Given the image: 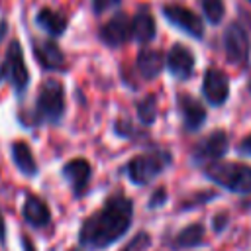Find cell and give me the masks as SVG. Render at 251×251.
<instances>
[{
	"instance_id": "obj_1",
	"label": "cell",
	"mask_w": 251,
	"mask_h": 251,
	"mask_svg": "<svg viewBox=\"0 0 251 251\" xmlns=\"http://www.w3.org/2000/svg\"><path fill=\"white\" fill-rule=\"evenodd\" d=\"M133 220V202L124 194L110 196L100 210L90 214L80 229L78 243L90 251H102L122 239Z\"/></svg>"
},
{
	"instance_id": "obj_2",
	"label": "cell",
	"mask_w": 251,
	"mask_h": 251,
	"mask_svg": "<svg viewBox=\"0 0 251 251\" xmlns=\"http://www.w3.org/2000/svg\"><path fill=\"white\" fill-rule=\"evenodd\" d=\"M171 161H173V157L169 151L155 149V151L141 153V155H135L133 159H129L124 167V173L133 184L145 186L153 178H157L171 165Z\"/></svg>"
},
{
	"instance_id": "obj_3",
	"label": "cell",
	"mask_w": 251,
	"mask_h": 251,
	"mask_svg": "<svg viewBox=\"0 0 251 251\" xmlns=\"http://www.w3.org/2000/svg\"><path fill=\"white\" fill-rule=\"evenodd\" d=\"M206 178L239 194H251V167L241 163H210L204 169Z\"/></svg>"
},
{
	"instance_id": "obj_4",
	"label": "cell",
	"mask_w": 251,
	"mask_h": 251,
	"mask_svg": "<svg viewBox=\"0 0 251 251\" xmlns=\"http://www.w3.org/2000/svg\"><path fill=\"white\" fill-rule=\"evenodd\" d=\"M65 116V88L59 80L49 78L41 84L35 100V120L43 124H59Z\"/></svg>"
},
{
	"instance_id": "obj_5",
	"label": "cell",
	"mask_w": 251,
	"mask_h": 251,
	"mask_svg": "<svg viewBox=\"0 0 251 251\" xmlns=\"http://www.w3.org/2000/svg\"><path fill=\"white\" fill-rule=\"evenodd\" d=\"M4 73H6V78L10 80L12 88L16 90V94H24L27 84H29V73H27V67H25V61H24V51H22V45L20 41H12L8 45V51H6V59H4Z\"/></svg>"
},
{
	"instance_id": "obj_6",
	"label": "cell",
	"mask_w": 251,
	"mask_h": 251,
	"mask_svg": "<svg viewBox=\"0 0 251 251\" xmlns=\"http://www.w3.org/2000/svg\"><path fill=\"white\" fill-rule=\"evenodd\" d=\"M227 151V135L224 129H216L208 133L204 139H200L192 149V161L196 165L204 163H216L224 153Z\"/></svg>"
},
{
	"instance_id": "obj_7",
	"label": "cell",
	"mask_w": 251,
	"mask_h": 251,
	"mask_svg": "<svg viewBox=\"0 0 251 251\" xmlns=\"http://www.w3.org/2000/svg\"><path fill=\"white\" fill-rule=\"evenodd\" d=\"M163 16H165V20H167L171 25H175V27H178L180 31L188 33L190 37L202 39V35H204V24H202V20H200L194 12H190L188 8L169 4V6H163Z\"/></svg>"
},
{
	"instance_id": "obj_8",
	"label": "cell",
	"mask_w": 251,
	"mask_h": 251,
	"mask_svg": "<svg viewBox=\"0 0 251 251\" xmlns=\"http://www.w3.org/2000/svg\"><path fill=\"white\" fill-rule=\"evenodd\" d=\"M226 57L231 65H245L249 59V37L239 24H229L224 33Z\"/></svg>"
},
{
	"instance_id": "obj_9",
	"label": "cell",
	"mask_w": 251,
	"mask_h": 251,
	"mask_svg": "<svg viewBox=\"0 0 251 251\" xmlns=\"http://www.w3.org/2000/svg\"><path fill=\"white\" fill-rule=\"evenodd\" d=\"M100 39L104 45L108 47H118L122 43H126L131 35V20L126 16V14H116L114 18H110L98 31Z\"/></svg>"
},
{
	"instance_id": "obj_10",
	"label": "cell",
	"mask_w": 251,
	"mask_h": 251,
	"mask_svg": "<svg viewBox=\"0 0 251 251\" xmlns=\"http://www.w3.org/2000/svg\"><path fill=\"white\" fill-rule=\"evenodd\" d=\"M202 92L212 106H222L229 96V80L220 69H208L202 80Z\"/></svg>"
},
{
	"instance_id": "obj_11",
	"label": "cell",
	"mask_w": 251,
	"mask_h": 251,
	"mask_svg": "<svg viewBox=\"0 0 251 251\" xmlns=\"http://www.w3.org/2000/svg\"><path fill=\"white\" fill-rule=\"evenodd\" d=\"M33 55L37 63L47 71H63L65 69V53L51 39H33Z\"/></svg>"
},
{
	"instance_id": "obj_12",
	"label": "cell",
	"mask_w": 251,
	"mask_h": 251,
	"mask_svg": "<svg viewBox=\"0 0 251 251\" xmlns=\"http://www.w3.org/2000/svg\"><path fill=\"white\" fill-rule=\"evenodd\" d=\"M167 69L173 76L180 78V80H186L192 71H194V55L188 47L176 43L171 47V51L167 53Z\"/></svg>"
},
{
	"instance_id": "obj_13",
	"label": "cell",
	"mask_w": 251,
	"mask_h": 251,
	"mask_svg": "<svg viewBox=\"0 0 251 251\" xmlns=\"http://www.w3.org/2000/svg\"><path fill=\"white\" fill-rule=\"evenodd\" d=\"M176 102H178V112H180L184 129L196 131L206 122V110H204V106L194 96H190L188 92H180L178 98H176Z\"/></svg>"
},
{
	"instance_id": "obj_14",
	"label": "cell",
	"mask_w": 251,
	"mask_h": 251,
	"mask_svg": "<svg viewBox=\"0 0 251 251\" xmlns=\"http://www.w3.org/2000/svg\"><path fill=\"white\" fill-rule=\"evenodd\" d=\"M61 175L71 184L73 192L78 196V194H82L86 190L88 180H90V175H92V169H90V163L86 159H73V161H69V163L63 165Z\"/></svg>"
},
{
	"instance_id": "obj_15",
	"label": "cell",
	"mask_w": 251,
	"mask_h": 251,
	"mask_svg": "<svg viewBox=\"0 0 251 251\" xmlns=\"http://www.w3.org/2000/svg\"><path fill=\"white\" fill-rule=\"evenodd\" d=\"M24 220L31 227H45L51 222V210L49 206L35 194H27L24 202Z\"/></svg>"
},
{
	"instance_id": "obj_16",
	"label": "cell",
	"mask_w": 251,
	"mask_h": 251,
	"mask_svg": "<svg viewBox=\"0 0 251 251\" xmlns=\"http://www.w3.org/2000/svg\"><path fill=\"white\" fill-rule=\"evenodd\" d=\"M10 151H12V161H14L16 169L22 175H25V176H35L37 175L35 157H33V153H31V149H29V145L25 141H22V139L14 141Z\"/></svg>"
},
{
	"instance_id": "obj_17",
	"label": "cell",
	"mask_w": 251,
	"mask_h": 251,
	"mask_svg": "<svg viewBox=\"0 0 251 251\" xmlns=\"http://www.w3.org/2000/svg\"><path fill=\"white\" fill-rule=\"evenodd\" d=\"M165 65V59H163V53L161 51H155V49H141L139 55H137V71L143 78L151 80L155 78L161 69Z\"/></svg>"
},
{
	"instance_id": "obj_18",
	"label": "cell",
	"mask_w": 251,
	"mask_h": 251,
	"mask_svg": "<svg viewBox=\"0 0 251 251\" xmlns=\"http://www.w3.org/2000/svg\"><path fill=\"white\" fill-rule=\"evenodd\" d=\"M155 20L147 8H141L131 20V35L139 43H149L155 37Z\"/></svg>"
},
{
	"instance_id": "obj_19",
	"label": "cell",
	"mask_w": 251,
	"mask_h": 251,
	"mask_svg": "<svg viewBox=\"0 0 251 251\" xmlns=\"http://www.w3.org/2000/svg\"><path fill=\"white\" fill-rule=\"evenodd\" d=\"M35 22H37V25H39L43 31H47V33L53 35V37L63 35L65 29H67V18L61 16L59 12L51 10V8H41V10L37 12V16H35Z\"/></svg>"
},
{
	"instance_id": "obj_20",
	"label": "cell",
	"mask_w": 251,
	"mask_h": 251,
	"mask_svg": "<svg viewBox=\"0 0 251 251\" xmlns=\"http://www.w3.org/2000/svg\"><path fill=\"white\" fill-rule=\"evenodd\" d=\"M204 243V226L202 224H190L186 227H182L175 239L171 241L173 249H192Z\"/></svg>"
},
{
	"instance_id": "obj_21",
	"label": "cell",
	"mask_w": 251,
	"mask_h": 251,
	"mask_svg": "<svg viewBox=\"0 0 251 251\" xmlns=\"http://www.w3.org/2000/svg\"><path fill=\"white\" fill-rule=\"evenodd\" d=\"M137 118L143 126H151L157 118V98L153 94L145 96L141 102H137Z\"/></svg>"
},
{
	"instance_id": "obj_22",
	"label": "cell",
	"mask_w": 251,
	"mask_h": 251,
	"mask_svg": "<svg viewBox=\"0 0 251 251\" xmlns=\"http://www.w3.org/2000/svg\"><path fill=\"white\" fill-rule=\"evenodd\" d=\"M204 16L210 24H220L224 18V2L222 0H200Z\"/></svg>"
},
{
	"instance_id": "obj_23",
	"label": "cell",
	"mask_w": 251,
	"mask_h": 251,
	"mask_svg": "<svg viewBox=\"0 0 251 251\" xmlns=\"http://www.w3.org/2000/svg\"><path fill=\"white\" fill-rule=\"evenodd\" d=\"M151 245V237L147 231H139L137 235H133V239L122 249V251H145Z\"/></svg>"
},
{
	"instance_id": "obj_24",
	"label": "cell",
	"mask_w": 251,
	"mask_h": 251,
	"mask_svg": "<svg viewBox=\"0 0 251 251\" xmlns=\"http://www.w3.org/2000/svg\"><path fill=\"white\" fill-rule=\"evenodd\" d=\"M122 0H92V12L94 14H104L108 12L110 8H116L120 6Z\"/></svg>"
},
{
	"instance_id": "obj_25",
	"label": "cell",
	"mask_w": 251,
	"mask_h": 251,
	"mask_svg": "<svg viewBox=\"0 0 251 251\" xmlns=\"http://www.w3.org/2000/svg\"><path fill=\"white\" fill-rule=\"evenodd\" d=\"M165 200H167V190L165 188H157L153 192V196L149 198V208H157V206L165 204Z\"/></svg>"
},
{
	"instance_id": "obj_26",
	"label": "cell",
	"mask_w": 251,
	"mask_h": 251,
	"mask_svg": "<svg viewBox=\"0 0 251 251\" xmlns=\"http://www.w3.org/2000/svg\"><path fill=\"white\" fill-rule=\"evenodd\" d=\"M237 151H239V153H243V155H251V133H247V135L241 139V143H239Z\"/></svg>"
},
{
	"instance_id": "obj_27",
	"label": "cell",
	"mask_w": 251,
	"mask_h": 251,
	"mask_svg": "<svg viewBox=\"0 0 251 251\" xmlns=\"http://www.w3.org/2000/svg\"><path fill=\"white\" fill-rule=\"evenodd\" d=\"M226 226H227V214H218L214 218V229L216 231H222Z\"/></svg>"
},
{
	"instance_id": "obj_28",
	"label": "cell",
	"mask_w": 251,
	"mask_h": 251,
	"mask_svg": "<svg viewBox=\"0 0 251 251\" xmlns=\"http://www.w3.org/2000/svg\"><path fill=\"white\" fill-rule=\"evenodd\" d=\"M6 241V222H4V216L0 212V243Z\"/></svg>"
},
{
	"instance_id": "obj_29",
	"label": "cell",
	"mask_w": 251,
	"mask_h": 251,
	"mask_svg": "<svg viewBox=\"0 0 251 251\" xmlns=\"http://www.w3.org/2000/svg\"><path fill=\"white\" fill-rule=\"evenodd\" d=\"M6 31H8V24H6L4 20H0V41L4 39V35H6Z\"/></svg>"
},
{
	"instance_id": "obj_30",
	"label": "cell",
	"mask_w": 251,
	"mask_h": 251,
	"mask_svg": "<svg viewBox=\"0 0 251 251\" xmlns=\"http://www.w3.org/2000/svg\"><path fill=\"white\" fill-rule=\"evenodd\" d=\"M22 243H24V247H25V251H35V249H33V245H29L25 237H22Z\"/></svg>"
},
{
	"instance_id": "obj_31",
	"label": "cell",
	"mask_w": 251,
	"mask_h": 251,
	"mask_svg": "<svg viewBox=\"0 0 251 251\" xmlns=\"http://www.w3.org/2000/svg\"><path fill=\"white\" fill-rule=\"evenodd\" d=\"M2 78H6V73H4V67H0V82H2Z\"/></svg>"
},
{
	"instance_id": "obj_32",
	"label": "cell",
	"mask_w": 251,
	"mask_h": 251,
	"mask_svg": "<svg viewBox=\"0 0 251 251\" xmlns=\"http://www.w3.org/2000/svg\"><path fill=\"white\" fill-rule=\"evenodd\" d=\"M71 251H78V249H71Z\"/></svg>"
},
{
	"instance_id": "obj_33",
	"label": "cell",
	"mask_w": 251,
	"mask_h": 251,
	"mask_svg": "<svg viewBox=\"0 0 251 251\" xmlns=\"http://www.w3.org/2000/svg\"><path fill=\"white\" fill-rule=\"evenodd\" d=\"M249 2H251V0H249Z\"/></svg>"
}]
</instances>
